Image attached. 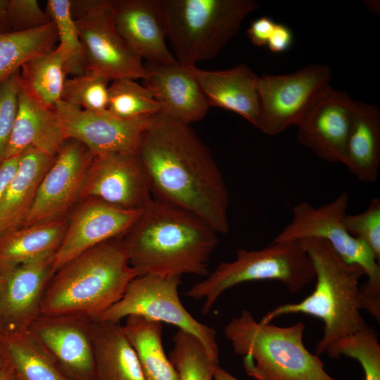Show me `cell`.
Segmentation results:
<instances>
[{"label": "cell", "instance_id": "cell-41", "mask_svg": "<svg viewBox=\"0 0 380 380\" xmlns=\"http://www.w3.org/2000/svg\"><path fill=\"white\" fill-rule=\"evenodd\" d=\"M19 158L20 155L4 160L0 164V204L6 189L16 171Z\"/></svg>", "mask_w": 380, "mask_h": 380}, {"label": "cell", "instance_id": "cell-36", "mask_svg": "<svg viewBox=\"0 0 380 380\" xmlns=\"http://www.w3.org/2000/svg\"><path fill=\"white\" fill-rule=\"evenodd\" d=\"M343 224L353 236L369 247L380 262V199H372L367 208L359 214H346Z\"/></svg>", "mask_w": 380, "mask_h": 380}, {"label": "cell", "instance_id": "cell-19", "mask_svg": "<svg viewBox=\"0 0 380 380\" xmlns=\"http://www.w3.org/2000/svg\"><path fill=\"white\" fill-rule=\"evenodd\" d=\"M116 30L129 48L146 64L177 62L166 45L160 0H113Z\"/></svg>", "mask_w": 380, "mask_h": 380}, {"label": "cell", "instance_id": "cell-11", "mask_svg": "<svg viewBox=\"0 0 380 380\" xmlns=\"http://www.w3.org/2000/svg\"><path fill=\"white\" fill-rule=\"evenodd\" d=\"M331 72L324 64H311L286 75L258 76L261 106L259 129L269 136L297 126L316 99L330 86Z\"/></svg>", "mask_w": 380, "mask_h": 380}, {"label": "cell", "instance_id": "cell-45", "mask_svg": "<svg viewBox=\"0 0 380 380\" xmlns=\"http://www.w3.org/2000/svg\"><path fill=\"white\" fill-rule=\"evenodd\" d=\"M7 365L6 358L4 351L0 343V369L6 367Z\"/></svg>", "mask_w": 380, "mask_h": 380}, {"label": "cell", "instance_id": "cell-12", "mask_svg": "<svg viewBox=\"0 0 380 380\" xmlns=\"http://www.w3.org/2000/svg\"><path fill=\"white\" fill-rule=\"evenodd\" d=\"M54 110L65 139L84 144L94 156L110 153H137L150 117L124 119L108 110L92 111L58 101Z\"/></svg>", "mask_w": 380, "mask_h": 380}, {"label": "cell", "instance_id": "cell-46", "mask_svg": "<svg viewBox=\"0 0 380 380\" xmlns=\"http://www.w3.org/2000/svg\"><path fill=\"white\" fill-rule=\"evenodd\" d=\"M14 380H16L15 379H14Z\"/></svg>", "mask_w": 380, "mask_h": 380}, {"label": "cell", "instance_id": "cell-1", "mask_svg": "<svg viewBox=\"0 0 380 380\" xmlns=\"http://www.w3.org/2000/svg\"><path fill=\"white\" fill-rule=\"evenodd\" d=\"M154 198L186 210L218 234L229 231V193L208 146L189 127L158 113L137 151Z\"/></svg>", "mask_w": 380, "mask_h": 380}, {"label": "cell", "instance_id": "cell-27", "mask_svg": "<svg viewBox=\"0 0 380 380\" xmlns=\"http://www.w3.org/2000/svg\"><path fill=\"white\" fill-rule=\"evenodd\" d=\"M0 343L16 380H68L30 329L0 332Z\"/></svg>", "mask_w": 380, "mask_h": 380}, {"label": "cell", "instance_id": "cell-22", "mask_svg": "<svg viewBox=\"0 0 380 380\" xmlns=\"http://www.w3.org/2000/svg\"><path fill=\"white\" fill-rule=\"evenodd\" d=\"M65 140L54 109L42 106L20 87L18 111L4 160L20 155L30 146L55 157Z\"/></svg>", "mask_w": 380, "mask_h": 380}, {"label": "cell", "instance_id": "cell-37", "mask_svg": "<svg viewBox=\"0 0 380 380\" xmlns=\"http://www.w3.org/2000/svg\"><path fill=\"white\" fill-rule=\"evenodd\" d=\"M19 89V70L0 82V164L16 118Z\"/></svg>", "mask_w": 380, "mask_h": 380}, {"label": "cell", "instance_id": "cell-3", "mask_svg": "<svg viewBox=\"0 0 380 380\" xmlns=\"http://www.w3.org/2000/svg\"><path fill=\"white\" fill-rule=\"evenodd\" d=\"M299 241L313 265L315 289L300 302L276 307L259 322L267 324L280 316L296 313L320 319L324 332L315 348V354L320 355L336 340L367 325L361 310L379 322L380 298L369 297L362 291L359 286L360 278L365 275L362 268L343 260L327 241L314 238Z\"/></svg>", "mask_w": 380, "mask_h": 380}, {"label": "cell", "instance_id": "cell-5", "mask_svg": "<svg viewBox=\"0 0 380 380\" xmlns=\"http://www.w3.org/2000/svg\"><path fill=\"white\" fill-rule=\"evenodd\" d=\"M305 328L300 322L288 327L262 324L244 310L226 324L224 334L255 380H337L319 355L305 346Z\"/></svg>", "mask_w": 380, "mask_h": 380}, {"label": "cell", "instance_id": "cell-14", "mask_svg": "<svg viewBox=\"0 0 380 380\" xmlns=\"http://www.w3.org/2000/svg\"><path fill=\"white\" fill-rule=\"evenodd\" d=\"M87 198L124 209H143L153 197L137 153L116 152L94 156L80 201Z\"/></svg>", "mask_w": 380, "mask_h": 380}, {"label": "cell", "instance_id": "cell-21", "mask_svg": "<svg viewBox=\"0 0 380 380\" xmlns=\"http://www.w3.org/2000/svg\"><path fill=\"white\" fill-rule=\"evenodd\" d=\"M194 72L210 106L232 111L259 128L261 106L257 75L248 65L208 70L196 66Z\"/></svg>", "mask_w": 380, "mask_h": 380}, {"label": "cell", "instance_id": "cell-38", "mask_svg": "<svg viewBox=\"0 0 380 380\" xmlns=\"http://www.w3.org/2000/svg\"><path fill=\"white\" fill-rule=\"evenodd\" d=\"M8 18L11 31L14 32L35 30L51 22L36 0H9Z\"/></svg>", "mask_w": 380, "mask_h": 380}, {"label": "cell", "instance_id": "cell-44", "mask_svg": "<svg viewBox=\"0 0 380 380\" xmlns=\"http://www.w3.org/2000/svg\"><path fill=\"white\" fill-rule=\"evenodd\" d=\"M15 376L10 366L6 365L0 369V380H14Z\"/></svg>", "mask_w": 380, "mask_h": 380}, {"label": "cell", "instance_id": "cell-24", "mask_svg": "<svg viewBox=\"0 0 380 380\" xmlns=\"http://www.w3.org/2000/svg\"><path fill=\"white\" fill-rule=\"evenodd\" d=\"M95 380H146L120 322L93 320Z\"/></svg>", "mask_w": 380, "mask_h": 380}, {"label": "cell", "instance_id": "cell-26", "mask_svg": "<svg viewBox=\"0 0 380 380\" xmlns=\"http://www.w3.org/2000/svg\"><path fill=\"white\" fill-rule=\"evenodd\" d=\"M67 225L64 217L21 227L0 236V270L56 253Z\"/></svg>", "mask_w": 380, "mask_h": 380}, {"label": "cell", "instance_id": "cell-25", "mask_svg": "<svg viewBox=\"0 0 380 380\" xmlns=\"http://www.w3.org/2000/svg\"><path fill=\"white\" fill-rule=\"evenodd\" d=\"M363 182H375L380 168V109L355 101L344 164Z\"/></svg>", "mask_w": 380, "mask_h": 380}, {"label": "cell", "instance_id": "cell-7", "mask_svg": "<svg viewBox=\"0 0 380 380\" xmlns=\"http://www.w3.org/2000/svg\"><path fill=\"white\" fill-rule=\"evenodd\" d=\"M312 262L299 241L271 242L260 250L239 248L234 260L219 264L186 296L203 300L202 312L208 314L227 289L253 281H278L291 293H297L315 280Z\"/></svg>", "mask_w": 380, "mask_h": 380}, {"label": "cell", "instance_id": "cell-40", "mask_svg": "<svg viewBox=\"0 0 380 380\" xmlns=\"http://www.w3.org/2000/svg\"><path fill=\"white\" fill-rule=\"evenodd\" d=\"M293 42L291 30L286 25L277 23L268 39L267 46L274 53H281L288 51Z\"/></svg>", "mask_w": 380, "mask_h": 380}, {"label": "cell", "instance_id": "cell-42", "mask_svg": "<svg viewBox=\"0 0 380 380\" xmlns=\"http://www.w3.org/2000/svg\"><path fill=\"white\" fill-rule=\"evenodd\" d=\"M8 1L0 0V33L11 31L8 18Z\"/></svg>", "mask_w": 380, "mask_h": 380}, {"label": "cell", "instance_id": "cell-17", "mask_svg": "<svg viewBox=\"0 0 380 380\" xmlns=\"http://www.w3.org/2000/svg\"><path fill=\"white\" fill-rule=\"evenodd\" d=\"M355 101L327 87L296 126L298 141L326 161L344 164Z\"/></svg>", "mask_w": 380, "mask_h": 380}, {"label": "cell", "instance_id": "cell-13", "mask_svg": "<svg viewBox=\"0 0 380 380\" xmlns=\"http://www.w3.org/2000/svg\"><path fill=\"white\" fill-rule=\"evenodd\" d=\"M93 158L81 142L65 139L41 181L34 203L21 227L64 218L80 201Z\"/></svg>", "mask_w": 380, "mask_h": 380}, {"label": "cell", "instance_id": "cell-30", "mask_svg": "<svg viewBox=\"0 0 380 380\" xmlns=\"http://www.w3.org/2000/svg\"><path fill=\"white\" fill-rule=\"evenodd\" d=\"M58 42L56 26L29 31L0 33V82L20 70L31 58L53 49Z\"/></svg>", "mask_w": 380, "mask_h": 380}, {"label": "cell", "instance_id": "cell-33", "mask_svg": "<svg viewBox=\"0 0 380 380\" xmlns=\"http://www.w3.org/2000/svg\"><path fill=\"white\" fill-rule=\"evenodd\" d=\"M334 359L341 356L357 360L364 372V380H380V344L375 329L366 325L360 331L331 343L326 352Z\"/></svg>", "mask_w": 380, "mask_h": 380}, {"label": "cell", "instance_id": "cell-8", "mask_svg": "<svg viewBox=\"0 0 380 380\" xmlns=\"http://www.w3.org/2000/svg\"><path fill=\"white\" fill-rule=\"evenodd\" d=\"M349 194L343 191L333 201L318 207L302 201L292 208L289 224L272 242H290L305 239L327 241L346 262L362 268L367 281L361 288L368 296L380 298V265L369 247L353 236L343 224Z\"/></svg>", "mask_w": 380, "mask_h": 380}, {"label": "cell", "instance_id": "cell-35", "mask_svg": "<svg viewBox=\"0 0 380 380\" xmlns=\"http://www.w3.org/2000/svg\"><path fill=\"white\" fill-rule=\"evenodd\" d=\"M109 80L91 71L66 78L62 101L84 110H106L108 105Z\"/></svg>", "mask_w": 380, "mask_h": 380}, {"label": "cell", "instance_id": "cell-28", "mask_svg": "<svg viewBox=\"0 0 380 380\" xmlns=\"http://www.w3.org/2000/svg\"><path fill=\"white\" fill-rule=\"evenodd\" d=\"M122 328L136 352L146 380H179L164 350L161 322L130 315L126 317Z\"/></svg>", "mask_w": 380, "mask_h": 380}, {"label": "cell", "instance_id": "cell-16", "mask_svg": "<svg viewBox=\"0 0 380 380\" xmlns=\"http://www.w3.org/2000/svg\"><path fill=\"white\" fill-rule=\"evenodd\" d=\"M93 320L74 315H39L30 330L68 380H95Z\"/></svg>", "mask_w": 380, "mask_h": 380}, {"label": "cell", "instance_id": "cell-10", "mask_svg": "<svg viewBox=\"0 0 380 380\" xmlns=\"http://www.w3.org/2000/svg\"><path fill=\"white\" fill-rule=\"evenodd\" d=\"M71 11L85 51L87 71L109 80L144 77L142 60L116 30L113 0H71Z\"/></svg>", "mask_w": 380, "mask_h": 380}, {"label": "cell", "instance_id": "cell-29", "mask_svg": "<svg viewBox=\"0 0 380 380\" xmlns=\"http://www.w3.org/2000/svg\"><path fill=\"white\" fill-rule=\"evenodd\" d=\"M66 76L65 58L57 46L26 61L19 70V84L39 104L53 110Z\"/></svg>", "mask_w": 380, "mask_h": 380}, {"label": "cell", "instance_id": "cell-31", "mask_svg": "<svg viewBox=\"0 0 380 380\" xmlns=\"http://www.w3.org/2000/svg\"><path fill=\"white\" fill-rule=\"evenodd\" d=\"M45 11L54 23L65 58L66 75H81L87 71V58L77 26L72 15L71 0H49Z\"/></svg>", "mask_w": 380, "mask_h": 380}, {"label": "cell", "instance_id": "cell-32", "mask_svg": "<svg viewBox=\"0 0 380 380\" xmlns=\"http://www.w3.org/2000/svg\"><path fill=\"white\" fill-rule=\"evenodd\" d=\"M172 340L174 344L168 357L179 380H214L213 369L219 362L209 355L196 337L178 329Z\"/></svg>", "mask_w": 380, "mask_h": 380}, {"label": "cell", "instance_id": "cell-34", "mask_svg": "<svg viewBox=\"0 0 380 380\" xmlns=\"http://www.w3.org/2000/svg\"><path fill=\"white\" fill-rule=\"evenodd\" d=\"M108 88L107 110L124 119L150 117L160 112V106L150 91L134 80H112Z\"/></svg>", "mask_w": 380, "mask_h": 380}, {"label": "cell", "instance_id": "cell-6", "mask_svg": "<svg viewBox=\"0 0 380 380\" xmlns=\"http://www.w3.org/2000/svg\"><path fill=\"white\" fill-rule=\"evenodd\" d=\"M160 1L167 38L177 61L186 65L215 58L259 8L254 0Z\"/></svg>", "mask_w": 380, "mask_h": 380}, {"label": "cell", "instance_id": "cell-23", "mask_svg": "<svg viewBox=\"0 0 380 380\" xmlns=\"http://www.w3.org/2000/svg\"><path fill=\"white\" fill-rule=\"evenodd\" d=\"M54 159L32 146L20 154L18 167L0 204V236L23 225L41 181Z\"/></svg>", "mask_w": 380, "mask_h": 380}, {"label": "cell", "instance_id": "cell-15", "mask_svg": "<svg viewBox=\"0 0 380 380\" xmlns=\"http://www.w3.org/2000/svg\"><path fill=\"white\" fill-rule=\"evenodd\" d=\"M55 253L0 270V332L25 331L41 315Z\"/></svg>", "mask_w": 380, "mask_h": 380}, {"label": "cell", "instance_id": "cell-2", "mask_svg": "<svg viewBox=\"0 0 380 380\" xmlns=\"http://www.w3.org/2000/svg\"><path fill=\"white\" fill-rule=\"evenodd\" d=\"M217 234L198 216L152 198L122 241L137 277H206Z\"/></svg>", "mask_w": 380, "mask_h": 380}, {"label": "cell", "instance_id": "cell-43", "mask_svg": "<svg viewBox=\"0 0 380 380\" xmlns=\"http://www.w3.org/2000/svg\"><path fill=\"white\" fill-rule=\"evenodd\" d=\"M213 378L214 380H239L219 365L214 367Z\"/></svg>", "mask_w": 380, "mask_h": 380}, {"label": "cell", "instance_id": "cell-20", "mask_svg": "<svg viewBox=\"0 0 380 380\" xmlns=\"http://www.w3.org/2000/svg\"><path fill=\"white\" fill-rule=\"evenodd\" d=\"M178 61L165 65L145 64L143 85L160 106V112L186 125L202 120L210 105L203 94L194 68Z\"/></svg>", "mask_w": 380, "mask_h": 380}, {"label": "cell", "instance_id": "cell-4", "mask_svg": "<svg viewBox=\"0 0 380 380\" xmlns=\"http://www.w3.org/2000/svg\"><path fill=\"white\" fill-rule=\"evenodd\" d=\"M136 277L122 238L101 243L53 273L42 298L41 314L96 320L122 298Z\"/></svg>", "mask_w": 380, "mask_h": 380}, {"label": "cell", "instance_id": "cell-39", "mask_svg": "<svg viewBox=\"0 0 380 380\" xmlns=\"http://www.w3.org/2000/svg\"><path fill=\"white\" fill-rule=\"evenodd\" d=\"M276 23L270 17L262 16L253 20L246 30L247 35L256 46H267Z\"/></svg>", "mask_w": 380, "mask_h": 380}, {"label": "cell", "instance_id": "cell-9", "mask_svg": "<svg viewBox=\"0 0 380 380\" xmlns=\"http://www.w3.org/2000/svg\"><path fill=\"white\" fill-rule=\"evenodd\" d=\"M181 277L146 274L136 277L122 298L96 320L120 322L130 315L174 325L196 337L209 355L219 362L215 330L195 319L183 305Z\"/></svg>", "mask_w": 380, "mask_h": 380}, {"label": "cell", "instance_id": "cell-18", "mask_svg": "<svg viewBox=\"0 0 380 380\" xmlns=\"http://www.w3.org/2000/svg\"><path fill=\"white\" fill-rule=\"evenodd\" d=\"M73 210L61 244L54 255V272L87 249L122 238L143 209H124L95 198H87Z\"/></svg>", "mask_w": 380, "mask_h": 380}]
</instances>
